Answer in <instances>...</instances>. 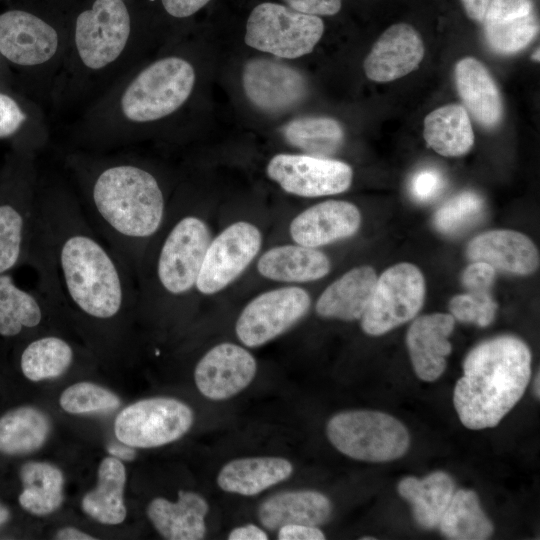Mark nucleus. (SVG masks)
<instances>
[{
	"instance_id": "nucleus-25",
	"label": "nucleus",
	"mask_w": 540,
	"mask_h": 540,
	"mask_svg": "<svg viewBox=\"0 0 540 540\" xmlns=\"http://www.w3.org/2000/svg\"><path fill=\"white\" fill-rule=\"evenodd\" d=\"M332 513V503L323 493L298 489L283 491L266 498L258 507L260 524L271 531L286 524L320 526Z\"/></svg>"
},
{
	"instance_id": "nucleus-52",
	"label": "nucleus",
	"mask_w": 540,
	"mask_h": 540,
	"mask_svg": "<svg viewBox=\"0 0 540 540\" xmlns=\"http://www.w3.org/2000/svg\"><path fill=\"white\" fill-rule=\"evenodd\" d=\"M361 539L362 540H370V539L375 540L376 538L375 537H362Z\"/></svg>"
},
{
	"instance_id": "nucleus-36",
	"label": "nucleus",
	"mask_w": 540,
	"mask_h": 540,
	"mask_svg": "<svg viewBox=\"0 0 540 540\" xmlns=\"http://www.w3.org/2000/svg\"><path fill=\"white\" fill-rule=\"evenodd\" d=\"M282 135L291 146L306 155L324 157L334 155L344 141L341 124L329 117H302L288 122Z\"/></svg>"
},
{
	"instance_id": "nucleus-51",
	"label": "nucleus",
	"mask_w": 540,
	"mask_h": 540,
	"mask_svg": "<svg viewBox=\"0 0 540 540\" xmlns=\"http://www.w3.org/2000/svg\"><path fill=\"white\" fill-rule=\"evenodd\" d=\"M532 59L534 61H539V48L532 54Z\"/></svg>"
},
{
	"instance_id": "nucleus-15",
	"label": "nucleus",
	"mask_w": 540,
	"mask_h": 540,
	"mask_svg": "<svg viewBox=\"0 0 540 540\" xmlns=\"http://www.w3.org/2000/svg\"><path fill=\"white\" fill-rule=\"evenodd\" d=\"M242 85L249 101L269 113L293 108L307 94L306 79L297 69L264 58L251 59L245 64Z\"/></svg>"
},
{
	"instance_id": "nucleus-46",
	"label": "nucleus",
	"mask_w": 540,
	"mask_h": 540,
	"mask_svg": "<svg viewBox=\"0 0 540 540\" xmlns=\"http://www.w3.org/2000/svg\"><path fill=\"white\" fill-rule=\"evenodd\" d=\"M490 2L491 0H461L467 16L476 22L483 21Z\"/></svg>"
},
{
	"instance_id": "nucleus-28",
	"label": "nucleus",
	"mask_w": 540,
	"mask_h": 540,
	"mask_svg": "<svg viewBox=\"0 0 540 540\" xmlns=\"http://www.w3.org/2000/svg\"><path fill=\"white\" fill-rule=\"evenodd\" d=\"M330 266L323 252L297 244L269 249L259 258L257 270L274 281L309 282L326 276Z\"/></svg>"
},
{
	"instance_id": "nucleus-14",
	"label": "nucleus",
	"mask_w": 540,
	"mask_h": 540,
	"mask_svg": "<svg viewBox=\"0 0 540 540\" xmlns=\"http://www.w3.org/2000/svg\"><path fill=\"white\" fill-rule=\"evenodd\" d=\"M256 372V359L246 348L223 342L208 350L197 362L194 381L205 398L224 401L246 389Z\"/></svg>"
},
{
	"instance_id": "nucleus-1",
	"label": "nucleus",
	"mask_w": 540,
	"mask_h": 540,
	"mask_svg": "<svg viewBox=\"0 0 540 540\" xmlns=\"http://www.w3.org/2000/svg\"><path fill=\"white\" fill-rule=\"evenodd\" d=\"M26 265L57 306L109 323L135 302V277L89 222L76 192L61 177L40 174L38 215Z\"/></svg>"
},
{
	"instance_id": "nucleus-39",
	"label": "nucleus",
	"mask_w": 540,
	"mask_h": 540,
	"mask_svg": "<svg viewBox=\"0 0 540 540\" xmlns=\"http://www.w3.org/2000/svg\"><path fill=\"white\" fill-rule=\"evenodd\" d=\"M497 304L488 292L460 294L449 302V310L454 319L464 323H475L486 327L495 318Z\"/></svg>"
},
{
	"instance_id": "nucleus-38",
	"label": "nucleus",
	"mask_w": 540,
	"mask_h": 540,
	"mask_svg": "<svg viewBox=\"0 0 540 540\" xmlns=\"http://www.w3.org/2000/svg\"><path fill=\"white\" fill-rule=\"evenodd\" d=\"M59 402L63 410L71 414L107 412L121 405L116 394L91 382H79L69 386L61 394Z\"/></svg>"
},
{
	"instance_id": "nucleus-22",
	"label": "nucleus",
	"mask_w": 540,
	"mask_h": 540,
	"mask_svg": "<svg viewBox=\"0 0 540 540\" xmlns=\"http://www.w3.org/2000/svg\"><path fill=\"white\" fill-rule=\"evenodd\" d=\"M207 500L193 491H178L175 502L156 497L147 506V516L156 531L168 540H201L207 532Z\"/></svg>"
},
{
	"instance_id": "nucleus-27",
	"label": "nucleus",
	"mask_w": 540,
	"mask_h": 540,
	"mask_svg": "<svg viewBox=\"0 0 540 540\" xmlns=\"http://www.w3.org/2000/svg\"><path fill=\"white\" fill-rule=\"evenodd\" d=\"M52 305L40 288L24 289L15 282L13 273L0 274V336L12 338L38 328Z\"/></svg>"
},
{
	"instance_id": "nucleus-3",
	"label": "nucleus",
	"mask_w": 540,
	"mask_h": 540,
	"mask_svg": "<svg viewBox=\"0 0 540 540\" xmlns=\"http://www.w3.org/2000/svg\"><path fill=\"white\" fill-rule=\"evenodd\" d=\"M139 46L128 0H91L69 19L66 58L51 106L88 105L137 64Z\"/></svg>"
},
{
	"instance_id": "nucleus-21",
	"label": "nucleus",
	"mask_w": 540,
	"mask_h": 540,
	"mask_svg": "<svg viewBox=\"0 0 540 540\" xmlns=\"http://www.w3.org/2000/svg\"><path fill=\"white\" fill-rule=\"evenodd\" d=\"M472 261H483L495 269L528 275L539 266V252L524 234L513 230H492L473 238L467 245Z\"/></svg>"
},
{
	"instance_id": "nucleus-43",
	"label": "nucleus",
	"mask_w": 540,
	"mask_h": 540,
	"mask_svg": "<svg viewBox=\"0 0 540 540\" xmlns=\"http://www.w3.org/2000/svg\"><path fill=\"white\" fill-rule=\"evenodd\" d=\"M279 540H324L325 535L317 526L286 524L277 529Z\"/></svg>"
},
{
	"instance_id": "nucleus-7",
	"label": "nucleus",
	"mask_w": 540,
	"mask_h": 540,
	"mask_svg": "<svg viewBox=\"0 0 540 540\" xmlns=\"http://www.w3.org/2000/svg\"><path fill=\"white\" fill-rule=\"evenodd\" d=\"M210 242L209 227L200 217L185 214L177 218L162 237L151 262L155 288L174 298L195 288Z\"/></svg>"
},
{
	"instance_id": "nucleus-9",
	"label": "nucleus",
	"mask_w": 540,
	"mask_h": 540,
	"mask_svg": "<svg viewBox=\"0 0 540 540\" xmlns=\"http://www.w3.org/2000/svg\"><path fill=\"white\" fill-rule=\"evenodd\" d=\"M190 406L172 397H152L124 408L116 417L114 432L129 447L154 448L172 443L192 427Z\"/></svg>"
},
{
	"instance_id": "nucleus-5",
	"label": "nucleus",
	"mask_w": 540,
	"mask_h": 540,
	"mask_svg": "<svg viewBox=\"0 0 540 540\" xmlns=\"http://www.w3.org/2000/svg\"><path fill=\"white\" fill-rule=\"evenodd\" d=\"M38 154L9 149L0 166V274L26 265L36 228Z\"/></svg>"
},
{
	"instance_id": "nucleus-32",
	"label": "nucleus",
	"mask_w": 540,
	"mask_h": 540,
	"mask_svg": "<svg viewBox=\"0 0 540 540\" xmlns=\"http://www.w3.org/2000/svg\"><path fill=\"white\" fill-rule=\"evenodd\" d=\"M51 431L49 417L31 406L19 407L0 418V453L22 455L40 449Z\"/></svg>"
},
{
	"instance_id": "nucleus-33",
	"label": "nucleus",
	"mask_w": 540,
	"mask_h": 540,
	"mask_svg": "<svg viewBox=\"0 0 540 540\" xmlns=\"http://www.w3.org/2000/svg\"><path fill=\"white\" fill-rule=\"evenodd\" d=\"M23 491L19 503L34 515H47L56 511L63 502L64 476L62 471L47 462L31 461L20 471Z\"/></svg>"
},
{
	"instance_id": "nucleus-4",
	"label": "nucleus",
	"mask_w": 540,
	"mask_h": 540,
	"mask_svg": "<svg viewBox=\"0 0 540 540\" xmlns=\"http://www.w3.org/2000/svg\"><path fill=\"white\" fill-rule=\"evenodd\" d=\"M530 375L531 353L519 338L499 336L475 346L454 388L462 424L472 430L498 425L524 394Z\"/></svg>"
},
{
	"instance_id": "nucleus-8",
	"label": "nucleus",
	"mask_w": 540,
	"mask_h": 540,
	"mask_svg": "<svg viewBox=\"0 0 540 540\" xmlns=\"http://www.w3.org/2000/svg\"><path fill=\"white\" fill-rule=\"evenodd\" d=\"M324 32L319 16L264 2L250 13L245 43L279 58L294 59L312 52Z\"/></svg>"
},
{
	"instance_id": "nucleus-19",
	"label": "nucleus",
	"mask_w": 540,
	"mask_h": 540,
	"mask_svg": "<svg viewBox=\"0 0 540 540\" xmlns=\"http://www.w3.org/2000/svg\"><path fill=\"white\" fill-rule=\"evenodd\" d=\"M451 314L434 313L418 317L406 335V344L416 375L423 381L433 382L444 372L446 357L452 347L448 337L454 329Z\"/></svg>"
},
{
	"instance_id": "nucleus-11",
	"label": "nucleus",
	"mask_w": 540,
	"mask_h": 540,
	"mask_svg": "<svg viewBox=\"0 0 540 540\" xmlns=\"http://www.w3.org/2000/svg\"><path fill=\"white\" fill-rule=\"evenodd\" d=\"M311 299L300 287L270 290L252 299L240 313L235 333L249 348L262 346L280 336L308 312Z\"/></svg>"
},
{
	"instance_id": "nucleus-35",
	"label": "nucleus",
	"mask_w": 540,
	"mask_h": 540,
	"mask_svg": "<svg viewBox=\"0 0 540 540\" xmlns=\"http://www.w3.org/2000/svg\"><path fill=\"white\" fill-rule=\"evenodd\" d=\"M74 350L60 336L44 335L26 344L20 354V368L33 382L63 375L71 366Z\"/></svg>"
},
{
	"instance_id": "nucleus-13",
	"label": "nucleus",
	"mask_w": 540,
	"mask_h": 540,
	"mask_svg": "<svg viewBox=\"0 0 540 540\" xmlns=\"http://www.w3.org/2000/svg\"><path fill=\"white\" fill-rule=\"evenodd\" d=\"M266 172L285 192L301 197L345 192L353 178L348 164L306 154H277L269 161Z\"/></svg>"
},
{
	"instance_id": "nucleus-47",
	"label": "nucleus",
	"mask_w": 540,
	"mask_h": 540,
	"mask_svg": "<svg viewBox=\"0 0 540 540\" xmlns=\"http://www.w3.org/2000/svg\"><path fill=\"white\" fill-rule=\"evenodd\" d=\"M56 539L60 540H94L93 536L86 534L73 527H65L57 531Z\"/></svg>"
},
{
	"instance_id": "nucleus-48",
	"label": "nucleus",
	"mask_w": 540,
	"mask_h": 540,
	"mask_svg": "<svg viewBox=\"0 0 540 540\" xmlns=\"http://www.w3.org/2000/svg\"><path fill=\"white\" fill-rule=\"evenodd\" d=\"M13 83L14 81L12 70L0 54V87L4 89L14 90Z\"/></svg>"
},
{
	"instance_id": "nucleus-23",
	"label": "nucleus",
	"mask_w": 540,
	"mask_h": 540,
	"mask_svg": "<svg viewBox=\"0 0 540 540\" xmlns=\"http://www.w3.org/2000/svg\"><path fill=\"white\" fill-rule=\"evenodd\" d=\"M455 85L464 108L482 127H496L503 117L500 91L487 68L474 57L458 61Z\"/></svg>"
},
{
	"instance_id": "nucleus-31",
	"label": "nucleus",
	"mask_w": 540,
	"mask_h": 540,
	"mask_svg": "<svg viewBox=\"0 0 540 540\" xmlns=\"http://www.w3.org/2000/svg\"><path fill=\"white\" fill-rule=\"evenodd\" d=\"M125 483L124 464L115 457L104 458L98 468L96 487L82 499V510L102 524L122 523L127 513L124 504Z\"/></svg>"
},
{
	"instance_id": "nucleus-16",
	"label": "nucleus",
	"mask_w": 540,
	"mask_h": 540,
	"mask_svg": "<svg viewBox=\"0 0 540 540\" xmlns=\"http://www.w3.org/2000/svg\"><path fill=\"white\" fill-rule=\"evenodd\" d=\"M420 34L409 24L386 29L366 56L363 69L368 79L389 82L414 71L424 57Z\"/></svg>"
},
{
	"instance_id": "nucleus-45",
	"label": "nucleus",
	"mask_w": 540,
	"mask_h": 540,
	"mask_svg": "<svg viewBox=\"0 0 540 540\" xmlns=\"http://www.w3.org/2000/svg\"><path fill=\"white\" fill-rule=\"evenodd\" d=\"M268 538L266 531L255 524L235 527L228 534L229 540H267Z\"/></svg>"
},
{
	"instance_id": "nucleus-10",
	"label": "nucleus",
	"mask_w": 540,
	"mask_h": 540,
	"mask_svg": "<svg viewBox=\"0 0 540 540\" xmlns=\"http://www.w3.org/2000/svg\"><path fill=\"white\" fill-rule=\"evenodd\" d=\"M425 280L413 264L399 263L377 278L370 302L361 317L362 330L380 336L411 320L423 306Z\"/></svg>"
},
{
	"instance_id": "nucleus-18",
	"label": "nucleus",
	"mask_w": 540,
	"mask_h": 540,
	"mask_svg": "<svg viewBox=\"0 0 540 540\" xmlns=\"http://www.w3.org/2000/svg\"><path fill=\"white\" fill-rule=\"evenodd\" d=\"M360 224L361 215L354 204L328 200L298 214L289 231L297 244L317 248L354 235Z\"/></svg>"
},
{
	"instance_id": "nucleus-34",
	"label": "nucleus",
	"mask_w": 540,
	"mask_h": 540,
	"mask_svg": "<svg viewBox=\"0 0 540 540\" xmlns=\"http://www.w3.org/2000/svg\"><path fill=\"white\" fill-rule=\"evenodd\" d=\"M438 525L442 534L453 540H484L494 531L477 494L465 489L454 492Z\"/></svg>"
},
{
	"instance_id": "nucleus-2",
	"label": "nucleus",
	"mask_w": 540,
	"mask_h": 540,
	"mask_svg": "<svg viewBox=\"0 0 540 540\" xmlns=\"http://www.w3.org/2000/svg\"><path fill=\"white\" fill-rule=\"evenodd\" d=\"M64 167L89 222L134 277L146 244L165 222V193L157 176L126 153L75 149Z\"/></svg>"
},
{
	"instance_id": "nucleus-29",
	"label": "nucleus",
	"mask_w": 540,
	"mask_h": 540,
	"mask_svg": "<svg viewBox=\"0 0 540 540\" xmlns=\"http://www.w3.org/2000/svg\"><path fill=\"white\" fill-rule=\"evenodd\" d=\"M398 493L407 500L416 522L423 528L438 526L454 494L452 478L443 471L426 477H405L398 484Z\"/></svg>"
},
{
	"instance_id": "nucleus-26",
	"label": "nucleus",
	"mask_w": 540,
	"mask_h": 540,
	"mask_svg": "<svg viewBox=\"0 0 540 540\" xmlns=\"http://www.w3.org/2000/svg\"><path fill=\"white\" fill-rule=\"evenodd\" d=\"M377 276L370 266L355 267L331 283L318 298L315 310L324 318L361 319L372 297Z\"/></svg>"
},
{
	"instance_id": "nucleus-37",
	"label": "nucleus",
	"mask_w": 540,
	"mask_h": 540,
	"mask_svg": "<svg viewBox=\"0 0 540 540\" xmlns=\"http://www.w3.org/2000/svg\"><path fill=\"white\" fill-rule=\"evenodd\" d=\"M483 198L473 191H463L446 201L434 214L435 228L455 235L474 225L483 215Z\"/></svg>"
},
{
	"instance_id": "nucleus-44",
	"label": "nucleus",
	"mask_w": 540,
	"mask_h": 540,
	"mask_svg": "<svg viewBox=\"0 0 540 540\" xmlns=\"http://www.w3.org/2000/svg\"><path fill=\"white\" fill-rule=\"evenodd\" d=\"M210 0H161L164 11L176 19L192 16L202 9Z\"/></svg>"
},
{
	"instance_id": "nucleus-24",
	"label": "nucleus",
	"mask_w": 540,
	"mask_h": 540,
	"mask_svg": "<svg viewBox=\"0 0 540 540\" xmlns=\"http://www.w3.org/2000/svg\"><path fill=\"white\" fill-rule=\"evenodd\" d=\"M293 472V464L284 457H241L221 467L216 483L224 492L251 497L286 481Z\"/></svg>"
},
{
	"instance_id": "nucleus-17",
	"label": "nucleus",
	"mask_w": 540,
	"mask_h": 540,
	"mask_svg": "<svg viewBox=\"0 0 540 540\" xmlns=\"http://www.w3.org/2000/svg\"><path fill=\"white\" fill-rule=\"evenodd\" d=\"M49 127L40 103L0 87V142L12 150L39 154L49 141Z\"/></svg>"
},
{
	"instance_id": "nucleus-49",
	"label": "nucleus",
	"mask_w": 540,
	"mask_h": 540,
	"mask_svg": "<svg viewBox=\"0 0 540 540\" xmlns=\"http://www.w3.org/2000/svg\"><path fill=\"white\" fill-rule=\"evenodd\" d=\"M10 517L8 509L0 503V525L5 523Z\"/></svg>"
},
{
	"instance_id": "nucleus-42",
	"label": "nucleus",
	"mask_w": 540,
	"mask_h": 540,
	"mask_svg": "<svg viewBox=\"0 0 540 540\" xmlns=\"http://www.w3.org/2000/svg\"><path fill=\"white\" fill-rule=\"evenodd\" d=\"M288 7L301 13L315 16H332L342 6V0H284Z\"/></svg>"
},
{
	"instance_id": "nucleus-20",
	"label": "nucleus",
	"mask_w": 540,
	"mask_h": 540,
	"mask_svg": "<svg viewBox=\"0 0 540 540\" xmlns=\"http://www.w3.org/2000/svg\"><path fill=\"white\" fill-rule=\"evenodd\" d=\"M482 22L489 47L503 55L523 50L539 31L531 0H491Z\"/></svg>"
},
{
	"instance_id": "nucleus-41",
	"label": "nucleus",
	"mask_w": 540,
	"mask_h": 540,
	"mask_svg": "<svg viewBox=\"0 0 540 540\" xmlns=\"http://www.w3.org/2000/svg\"><path fill=\"white\" fill-rule=\"evenodd\" d=\"M496 269L483 261H474L462 274V283L469 292H488L494 282Z\"/></svg>"
},
{
	"instance_id": "nucleus-40",
	"label": "nucleus",
	"mask_w": 540,
	"mask_h": 540,
	"mask_svg": "<svg viewBox=\"0 0 540 540\" xmlns=\"http://www.w3.org/2000/svg\"><path fill=\"white\" fill-rule=\"evenodd\" d=\"M445 188L443 174L435 168H423L411 178L409 190L419 202H429L437 198Z\"/></svg>"
},
{
	"instance_id": "nucleus-30",
	"label": "nucleus",
	"mask_w": 540,
	"mask_h": 540,
	"mask_svg": "<svg viewBox=\"0 0 540 540\" xmlns=\"http://www.w3.org/2000/svg\"><path fill=\"white\" fill-rule=\"evenodd\" d=\"M423 136L429 147L445 157L462 156L474 144L470 117L459 104H447L430 112L424 119Z\"/></svg>"
},
{
	"instance_id": "nucleus-6",
	"label": "nucleus",
	"mask_w": 540,
	"mask_h": 540,
	"mask_svg": "<svg viewBox=\"0 0 540 540\" xmlns=\"http://www.w3.org/2000/svg\"><path fill=\"white\" fill-rule=\"evenodd\" d=\"M326 435L342 454L359 461L387 462L402 457L410 436L391 415L371 410H348L333 415Z\"/></svg>"
},
{
	"instance_id": "nucleus-50",
	"label": "nucleus",
	"mask_w": 540,
	"mask_h": 540,
	"mask_svg": "<svg viewBox=\"0 0 540 540\" xmlns=\"http://www.w3.org/2000/svg\"><path fill=\"white\" fill-rule=\"evenodd\" d=\"M539 391H540L539 390V373H537L535 382H534V392L537 398H539V395H540Z\"/></svg>"
},
{
	"instance_id": "nucleus-12",
	"label": "nucleus",
	"mask_w": 540,
	"mask_h": 540,
	"mask_svg": "<svg viewBox=\"0 0 540 540\" xmlns=\"http://www.w3.org/2000/svg\"><path fill=\"white\" fill-rule=\"evenodd\" d=\"M259 229L246 221L235 222L211 240L195 288L203 295L215 294L232 283L258 254Z\"/></svg>"
}]
</instances>
